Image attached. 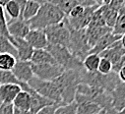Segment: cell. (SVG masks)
I'll return each instance as SVG.
<instances>
[{"mask_svg":"<svg viewBox=\"0 0 125 114\" xmlns=\"http://www.w3.org/2000/svg\"><path fill=\"white\" fill-rule=\"evenodd\" d=\"M66 16L57 6L50 1H43L38 14L28 22L31 30H45L46 28L57 25Z\"/></svg>","mask_w":125,"mask_h":114,"instance_id":"1","label":"cell"},{"mask_svg":"<svg viewBox=\"0 0 125 114\" xmlns=\"http://www.w3.org/2000/svg\"><path fill=\"white\" fill-rule=\"evenodd\" d=\"M67 70L64 71L57 79L52 81L57 87L63 104H68L74 101L77 88L82 84V72L84 71Z\"/></svg>","mask_w":125,"mask_h":114,"instance_id":"2","label":"cell"},{"mask_svg":"<svg viewBox=\"0 0 125 114\" xmlns=\"http://www.w3.org/2000/svg\"><path fill=\"white\" fill-rule=\"evenodd\" d=\"M45 49L51 54L55 62L64 69V71H67V70L80 71L84 69L83 62L79 60L77 57H75L69 51L68 48L48 43Z\"/></svg>","mask_w":125,"mask_h":114,"instance_id":"3","label":"cell"},{"mask_svg":"<svg viewBox=\"0 0 125 114\" xmlns=\"http://www.w3.org/2000/svg\"><path fill=\"white\" fill-rule=\"evenodd\" d=\"M120 82L117 73H110L108 75H102L99 72L89 73L86 70L82 72V84H86L88 86L103 89L108 93H111L112 90Z\"/></svg>","mask_w":125,"mask_h":114,"instance_id":"4","label":"cell"},{"mask_svg":"<svg viewBox=\"0 0 125 114\" xmlns=\"http://www.w3.org/2000/svg\"><path fill=\"white\" fill-rule=\"evenodd\" d=\"M69 30H70V40H69L68 49L75 57H77L79 60L83 62L84 59L89 55L91 50V47L87 39L86 28L85 30H73V28L69 27Z\"/></svg>","mask_w":125,"mask_h":114,"instance_id":"5","label":"cell"},{"mask_svg":"<svg viewBox=\"0 0 125 114\" xmlns=\"http://www.w3.org/2000/svg\"><path fill=\"white\" fill-rule=\"evenodd\" d=\"M30 87L33 90H35L39 95L42 96L47 98L48 100L52 101L57 106L64 105L62 101L60 93L53 82H47V81H42L36 77H34L29 83Z\"/></svg>","mask_w":125,"mask_h":114,"instance_id":"6","label":"cell"},{"mask_svg":"<svg viewBox=\"0 0 125 114\" xmlns=\"http://www.w3.org/2000/svg\"><path fill=\"white\" fill-rule=\"evenodd\" d=\"M44 32L49 44L60 45L68 48L70 40V30L67 24L66 17L61 23L46 28Z\"/></svg>","mask_w":125,"mask_h":114,"instance_id":"7","label":"cell"},{"mask_svg":"<svg viewBox=\"0 0 125 114\" xmlns=\"http://www.w3.org/2000/svg\"><path fill=\"white\" fill-rule=\"evenodd\" d=\"M124 56L125 49L123 48L120 39L115 41L107 49H105L100 54L101 58H105L111 62L113 66V72L117 74L119 70L124 66Z\"/></svg>","mask_w":125,"mask_h":114,"instance_id":"8","label":"cell"},{"mask_svg":"<svg viewBox=\"0 0 125 114\" xmlns=\"http://www.w3.org/2000/svg\"><path fill=\"white\" fill-rule=\"evenodd\" d=\"M32 68L34 77L47 82L54 81L64 72L58 64H32Z\"/></svg>","mask_w":125,"mask_h":114,"instance_id":"9","label":"cell"},{"mask_svg":"<svg viewBox=\"0 0 125 114\" xmlns=\"http://www.w3.org/2000/svg\"><path fill=\"white\" fill-rule=\"evenodd\" d=\"M19 86L21 87L22 91L27 92L31 95V108H30L31 114H37L40 110H42V108H44L46 106L56 105L52 101H50L47 98L39 95L35 90H33L30 87V85L28 83H19Z\"/></svg>","mask_w":125,"mask_h":114,"instance_id":"10","label":"cell"},{"mask_svg":"<svg viewBox=\"0 0 125 114\" xmlns=\"http://www.w3.org/2000/svg\"><path fill=\"white\" fill-rule=\"evenodd\" d=\"M9 40L14 45V47L17 51V60L31 61L35 49L27 42V40L25 38L9 37Z\"/></svg>","mask_w":125,"mask_h":114,"instance_id":"11","label":"cell"},{"mask_svg":"<svg viewBox=\"0 0 125 114\" xmlns=\"http://www.w3.org/2000/svg\"><path fill=\"white\" fill-rule=\"evenodd\" d=\"M100 7H101V5L85 8L84 13L76 19H68L66 17L69 27L71 28H73V30H85V28H87L90 25V22L92 20V17L94 15V13H95Z\"/></svg>","mask_w":125,"mask_h":114,"instance_id":"12","label":"cell"},{"mask_svg":"<svg viewBox=\"0 0 125 114\" xmlns=\"http://www.w3.org/2000/svg\"><path fill=\"white\" fill-rule=\"evenodd\" d=\"M12 73L19 81V83H29L34 78L31 61L17 60L14 68L12 69Z\"/></svg>","mask_w":125,"mask_h":114,"instance_id":"13","label":"cell"},{"mask_svg":"<svg viewBox=\"0 0 125 114\" xmlns=\"http://www.w3.org/2000/svg\"><path fill=\"white\" fill-rule=\"evenodd\" d=\"M74 101L77 103V114H98L103 110L97 102L79 95H75Z\"/></svg>","mask_w":125,"mask_h":114,"instance_id":"14","label":"cell"},{"mask_svg":"<svg viewBox=\"0 0 125 114\" xmlns=\"http://www.w3.org/2000/svg\"><path fill=\"white\" fill-rule=\"evenodd\" d=\"M7 27L10 37L18 38H25L29 34V32L31 31V28L28 22L22 19L10 20L7 23Z\"/></svg>","mask_w":125,"mask_h":114,"instance_id":"15","label":"cell"},{"mask_svg":"<svg viewBox=\"0 0 125 114\" xmlns=\"http://www.w3.org/2000/svg\"><path fill=\"white\" fill-rule=\"evenodd\" d=\"M25 39L35 50L45 49L48 44L47 38L43 30H31Z\"/></svg>","mask_w":125,"mask_h":114,"instance_id":"16","label":"cell"},{"mask_svg":"<svg viewBox=\"0 0 125 114\" xmlns=\"http://www.w3.org/2000/svg\"><path fill=\"white\" fill-rule=\"evenodd\" d=\"M111 105L113 109L119 113L125 108V83L119 82L110 93Z\"/></svg>","mask_w":125,"mask_h":114,"instance_id":"17","label":"cell"},{"mask_svg":"<svg viewBox=\"0 0 125 114\" xmlns=\"http://www.w3.org/2000/svg\"><path fill=\"white\" fill-rule=\"evenodd\" d=\"M112 33V28L108 27H98V28H92L88 27L86 28V35H87V39L88 43L91 47V49L96 45V43L105 35Z\"/></svg>","mask_w":125,"mask_h":114,"instance_id":"18","label":"cell"},{"mask_svg":"<svg viewBox=\"0 0 125 114\" xmlns=\"http://www.w3.org/2000/svg\"><path fill=\"white\" fill-rule=\"evenodd\" d=\"M120 38H121V37H118V36L113 35L112 33H109V34L105 35L104 37H103L96 43V45L90 50L89 54H98V55H100L103 51L107 49L111 44H113L115 41L119 40Z\"/></svg>","mask_w":125,"mask_h":114,"instance_id":"19","label":"cell"},{"mask_svg":"<svg viewBox=\"0 0 125 114\" xmlns=\"http://www.w3.org/2000/svg\"><path fill=\"white\" fill-rule=\"evenodd\" d=\"M19 85H2L0 86V96L3 103H13L16 96L21 92Z\"/></svg>","mask_w":125,"mask_h":114,"instance_id":"20","label":"cell"},{"mask_svg":"<svg viewBox=\"0 0 125 114\" xmlns=\"http://www.w3.org/2000/svg\"><path fill=\"white\" fill-rule=\"evenodd\" d=\"M25 4L26 1H24V0H9L6 6L4 7V10L10 16V20L21 19Z\"/></svg>","mask_w":125,"mask_h":114,"instance_id":"21","label":"cell"},{"mask_svg":"<svg viewBox=\"0 0 125 114\" xmlns=\"http://www.w3.org/2000/svg\"><path fill=\"white\" fill-rule=\"evenodd\" d=\"M32 64H57L51 54L46 49H36L34 50L32 59Z\"/></svg>","mask_w":125,"mask_h":114,"instance_id":"22","label":"cell"},{"mask_svg":"<svg viewBox=\"0 0 125 114\" xmlns=\"http://www.w3.org/2000/svg\"><path fill=\"white\" fill-rule=\"evenodd\" d=\"M42 3L43 2L34 1V0H29V1H26V4H25L24 10H23L21 19L26 21V22H29L30 20H32L38 14V12H39V10L41 8V5Z\"/></svg>","mask_w":125,"mask_h":114,"instance_id":"23","label":"cell"},{"mask_svg":"<svg viewBox=\"0 0 125 114\" xmlns=\"http://www.w3.org/2000/svg\"><path fill=\"white\" fill-rule=\"evenodd\" d=\"M14 108H18L25 111H30L31 108V95L24 91H21L13 101Z\"/></svg>","mask_w":125,"mask_h":114,"instance_id":"24","label":"cell"},{"mask_svg":"<svg viewBox=\"0 0 125 114\" xmlns=\"http://www.w3.org/2000/svg\"><path fill=\"white\" fill-rule=\"evenodd\" d=\"M100 62H101L100 55L89 54L83 61V67L89 73H95V72H98Z\"/></svg>","mask_w":125,"mask_h":114,"instance_id":"25","label":"cell"},{"mask_svg":"<svg viewBox=\"0 0 125 114\" xmlns=\"http://www.w3.org/2000/svg\"><path fill=\"white\" fill-rule=\"evenodd\" d=\"M50 2L53 3L55 6H57L64 13L66 17L69 15V13L72 11L73 8L80 5V2L77 1V0H57V1H50Z\"/></svg>","mask_w":125,"mask_h":114,"instance_id":"26","label":"cell"},{"mask_svg":"<svg viewBox=\"0 0 125 114\" xmlns=\"http://www.w3.org/2000/svg\"><path fill=\"white\" fill-rule=\"evenodd\" d=\"M17 58L15 56L8 53H0V70L3 71H12Z\"/></svg>","mask_w":125,"mask_h":114,"instance_id":"27","label":"cell"},{"mask_svg":"<svg viewBox=\"0 0 125 114\" xmlns=\"http://www.w3.org/2000/svg\"><path fill=\"white\" fill-rule=\"evenodd\" d=\"M112 34L118 37L125 35V10L122 8L118 13L117 21L112 28Z\"/></svg>","mask_w":125,"mask_h":114,"instance_id":"28","label":"cell"},{"mask_svg":"<svg viewBox=\"0 0 125 114\" xmlns=\"http://www.w3.org/2000/svg\"><path fill=\"white\" fill-rule=\"evenodd\" d=\"M0 53H8L17 58V51L9 40V38L0 36Z\"/></svg>","mask_w":125,"mask_h":114,"instance_id":"29","label":"cell"},{"mask_svg":"<svg viewBox=\"0 0 125 114\" xmlns=\"http://www.w3.org/2000/svg\"><path fill=\"white\" fill-rule=\"evenodd\" d=\"M2 85H19V81L16 79L12 71L0 70V86Z\"/></svg>","mask_w":125,"mask_h":114,"instance_id":"30","label":"cell"},{"mask_svg":"<svg viewBox=\"0 0 125 114\" xmlns=\"http://www.w3.org/2000/svg\"><path fill=\"white\" fill-rule=\"evenodd\" d=\"M105 21L104 19V16H103V12H102V9L101 7L94 13L93 17H92V20L90 22V25L89 27H92V28H98V27H105Z\"/></svg>","mask_w":125,"mask_h":114,"instance_id":"31","label":"cell"},{"mask_svg":"<svg viewBox=\"0 0 125 114\" xmlns=\"http://www.w3.org/2000/svg\"><path fill=\"white\" fill-rule=\"evenodd\" d=\"M54 114H77V103L73 101L68 104L60 105L56 108Z\"/></svg>","mask_w":125,"mask_h":114,"instance_id":"32","label":"cell"},{"mask_svg":"<svg viewBox=\"0 0 125 114\" xmlns=\"http://www.w3.org/2000/svg\"><path fill=\"white\" fill-rule=\"evenodd\" d=\"M7 20L5 17L4 8L0 6V36H3L6 38H9L10 35L8 33V27H7Z\"/></svg>","mask_w":125,"mask_h":114,"instance_id":"33","label":"cell"},{"mask_svg":"<svg viewBox=\"0 0 125 114\" xmlns=\"http://www.w3.org/2000/svg\"><path fill=\"white\" fill-rule=\"evenodd\" d=\"M98 72L101 73L102 75H108L113 72V66L111 62L105 58H101V62L99 65Z\"/></svg>","mask_w":125,"mask_h":114,"instance_id":"34","label":"cell"},{"mask_svg":"<svg viewBox=\"0 0 125 114\" xmlns=\"http://www.w3.org/2000/svg\"><path fill=\"white\" fill-rule=\"evenodd\" d=\"M84 11H85V8L83 6H81V5H78V6H76L75 8L72 9V11L69 13L67 18L68 19H76V18L80 17L84 13Z\"/></svg>","mask_w":125,"mask_h":114,"instance_id":"35","label":"cell"},{"mask_svg":"<svg viewBox=\"0 0 125 114\" xmlns=\"http://www.w3.org/2000/svg\"><path fill=\"white\" fill-rule=\"evenodd\" d=\"M14 106L13 104L9 103H3L0 107V114H13Z\"/></svg>","mask_w":125,"mask_h":114,"instance_id":"36","label":"cell"},{"mask_svg":"<svg viewBox=\"0 0 125 114\" xmlns=\"http://www.w3.org/2000/svg\"><path fill=\"white\" fill-rule=\"evenodd\" d=\"M57 107H58L57 105H49V106H46V107L42 108V110H40L37 114H54Z\"/></svg>","mask_w":125,"mask_h":114,"instance_id":"37","label":"cell"},{"mask_svg":"<svg viewBox=\"0 0 125 114\" xmlns=\"http://www.w3.org/2000/svg\"><path fill=\"white\" fill-rule=\"evenodd\" d=\"M118 77H119V79H120L121 82L125 83V65L119 70V72H118Z\"/></svg>","mask_w":125,"mask_h":114,"instance_id":"38","label":"cell"},{"mask_svg":"<svg viewBox=\"0 0 125 114\" xmlns=\"http://www.w3.org/2000/svg\"><path fill=\"white\" fill-rule=\"evenodd\" d=\"M13 114H31V112H30V111L21 110V109H18V108H14Z\"/></svg>","mask_w":125,"mask_h":114,"instance_id":"39","label":"cell"},{"mask_svg":"<svg viewBox=\"0 0 125 114\" xmlns=\"http://www.w3.org/2000/svg\"><path fill=\"white\" fill-rule=\"evenodd\" d=\"M120 41H121V44H122L123 48L125 49V35H123V36L121 37V38H120Z\"/></svg>","mask_w":125,"mask_h":114,"instance_id":"40","label":"cell"},{"mask_svg":"<svg viewBox=\"0 0 125 114\" xmlns=\"http://www.w3.org/2000/svg\"><path fill=\"white\" fill-rule=\"evenodd\" d=\"M98 114H108V113H107L105 110H104V109H103V110H102L100 113H98Z\"/></svg>","mask_w":125,"mask_h":114,"instance_id":"41","label":"cell"},{"mask_svg":"<svg viewBox=\"0 0 125 114\" xmlns=\"http://www.w3.org/2000/svg\"><path fill=\"white\" fill-rule=\"evenodd\" d=\"M118 114H125V108H124V109H123V110H122L121 112H119Z\"/></svg>","mask_w":125,"mask_h":114,"instance_id":"42","label":"cell"},{"mask_svg":"<svg viewBox=\"0 0 125 114\" xmlns=\"http://www.w3.org/2000/svg\"><path fill=\"white\" fill-rule=\"evenodd\" d=\"M2 104H3V101H2V99H1V96H0V107H1Z\"/></svg>","mask_w":125,"mask_h":114,"instance_id":"43","label":"cell"},{"mask_svg":"<svg viewBox=\"0 0 125 114\" xmlns=\"http://www.w3.org/2000/svg\"><path fill=\"white\" fill-rule=\"evenodd\" d=\"M123 9L125 10V1H124V5H123Z\"/></svg>","mask_w":125,"mask_h":114,"instance_id":"44","label":"cell"},{"mask_svg":"<svg viewBox=\"0 0 125 114\" xmlns=\"http://www.w3.org/2000/svg\"><path fill=\"white\" fill-rule=\"evenodd\" d=\"M124 65H125V56H124Z\"/></svg>","mask_w":125,"mask_h":114,"instance_id":"45","label":"cell"}]
</instances>
